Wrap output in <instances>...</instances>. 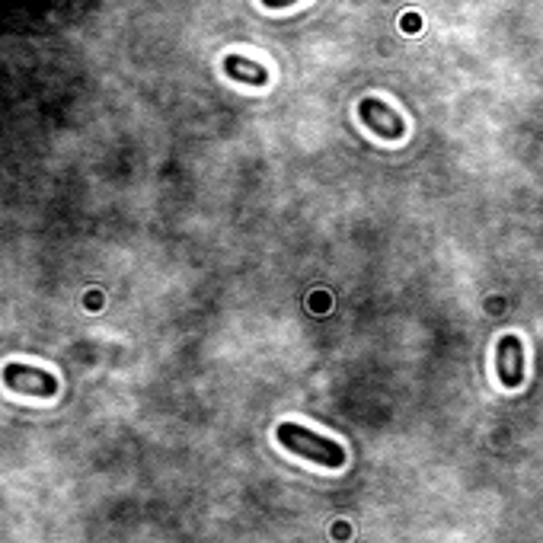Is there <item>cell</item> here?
<instances>
[{
    "label": "cell",
    "instance_id": "obj_2",
    "mask_svg": "<svg viewBox=\"0 0 543 543\" xmlns=\"http://www.w3.org/2000/svg\"><path fill=\"white\" fill-rule=\"evenodd\" d=\"M4 384L20 393V397H36V400H52L58 393V377L32 365H4Z\"/></svg>",
    "mask_w": 543,
    "mask_h": 543
},
{
    "label": "cell",
    "instance_id": "obj_1",
    "mask_svg": "<svg viewBox=\"0 0 543 543\" xmlns=\"http://www.w3.org/2000/svg\"><path fill=\"white\" fill-rule=\"evenodd\" d=\"M275 441L282 444L285 451L310 460V464H320L326 470H342L345 460H349V454H345L339 441L323 438L320 432L307 429V425H301V422H282L275 429Z\"/></svg>",
    "mask_w": 543,
    "mask_h": 543
},
{
    "label": "cell",
    "instance_id": "obj_5",
    "mask_svg": "<svg viewBox=\"0 0 543 543\" xmlns=\"http://www.w3.org/2000/svg\"><path fill=\"white\" fill-rule=\"evenodd\" d=\"M227 74L237 77V80H250V84H256V87H262L269 80L266 68H259V64H253V61H243L237 55L227 58Z\"/></svg>",
    "mask_w": 543,
    "mask_h": 543
},
{
    "label": "cell",
    "instance_id": "obj_3",
    "mask_svg": "<svg viewBox=\"0 0 543 543\" xmlns=\"http://www.w3.org/2000/svg\"><path fill=\"white\" fill-rule=\"evenodd\" d=\"M496 371L502 387H521L524 384V342L518 336H502L496 345Z\"/></svg>",
    "mask_w": 543,
    "mask_h": 543
},
{
    "label": "cell",
    "instance_id": "obj_6",
    "mask_svg": "<svg viewBox=\"0 0 543 543\" xmlns=\"http://www.w3.org/2000/svg\"><path fill=\"white\" fill-rule=\"evenodd\" d=\"M269 7H285V4H291V0H266Z\"/></svg>",
    "mask_w": 543,
    "mask_h": 543
},
{
    "label": "cell",
    "instance_id": "obj_4",
    "mask_svg": "<svg viewBox=\"0 0 543 543\" xmlns=\"http://www.w3.org/2000/svg\"><path fill=\"white\" fill-rule=\"evenodd\" d=\"M358 112H361V122H365L377 138H384V141H397V138H403L406 125H403V119H400V115L393 112L390 106L377 103V100H365Z\"/></svg>",
    "mask_w": 543,
    "mask_h": 543
}]
</instances>
